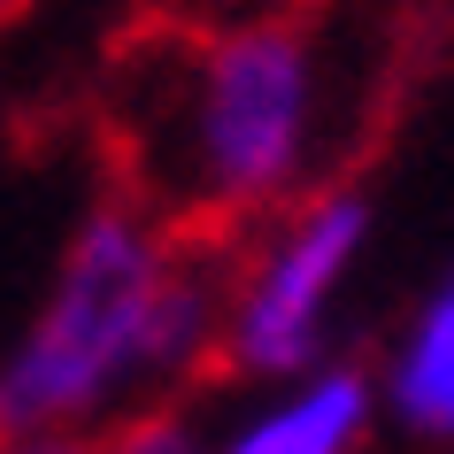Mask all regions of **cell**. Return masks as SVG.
<instances>
[{
    "label": "cell",
    "instance_id": "6da1fadb",
    "mask_svg": "<svg viewBox=\"0 0 454 454\" xmlns=\"http://www.w3.org/2000/svg\"><path fill=\"white\" fill-rule=\"evenodd\" d=\"M223 262L177 247L169 223L93 208L77 223L47 309L0 362V439H47L139 378H177L223 339Z\"/></svg>",
    "mask_w": 454,
    "mask_h": 454
},
{
    "label": "cell",
    "instance_id": "7a4b0ae2",
    "mask_svg": "<svg viewBox=\"0 0 454 454\" xmlns=\"http://www.w3.org/2000/svg\"><path fill=\"white\" fill-rule=\"evenodd\" d=\"M316 139V39L286 16L231 24L185 77V223H231L286 200Z\"/></svg>",
    "mask_w": 454,
    "mask_h": 454
},
{
    "label": "cell",
    "instance_id": "3957f363",
    "mask_svg": "<svg viewBox=\"0 0 454 454\" xmlns=\"http://www.w3.org/2000/svg\"><path fill=\"white\" fill-rule=\"evenodd\" d=\"M362 192H316L309 208L286 215V231L270 239V254L231 286V316H223V347L215 362H231L247 378H286V370H309L316 347H324V316H332V293L347 278L362 247Z\"/></svg>",
    "mask_w": 454,
    "mask_h": 454
},
{
    "label": "cell",
    "instance_id": "277c9868",
    "mask_svg": "<svg viewBox=\"0 0 454 454\" xmlns=\"http://www.w3.org/2000/svg\"><path fill=\"white\" fill-rule=\"evenodd\" d=\"M362 416H370V378L362 370H324L293 401L254 416L223 454H347L362 439Z\"/></svg>",
    "mask_w": 454,
    "mask_h": 454
},
{
    "label": "cell",
    "instance_id": "5b68a950",
    "mask_svg": "<svg viewBox=\"0 0 454 454\" xmlns=\"http://www.w3.org/2000/svg\"><path fill=\"white\" fill-rule=\"evenodd\" d=\"M393 408L431 439H454V278L424 301L393 355Z\"/></svg>",
    "mask_w": 454,
    "mask_h": 454
},
{
    "label": "cell",
    "instance_id": "8992f818",
    "mask_svg": "<svg viewBox=\"0 0 454 454\" xmlns=\"http://www.w3.org/2000/svg\"><path fill=\"white\" fill-rule=\"evenodd\" d=\"M93 454H200V447H192L185 416L154 408V416H131V424H116L108 439H93Z\"/></svg>",
    "mask_w": 454,
    "mask_h": 454
},
{
    "label": "cell",
    "instance_id": "52a82bcc",
    "mask_svg": "<svg viewBox=\"0 0 454 454\" xmlns=\"http://www.w3.org/2000/svg\"><path fill=\"white\" fill-rule=\"evenodd\" d=\"M0 454H93V439H62V431H47V439H0Z\"/></svg>",
    "mask_w": 454,
    "mask_h": 454
}]
</instances>
